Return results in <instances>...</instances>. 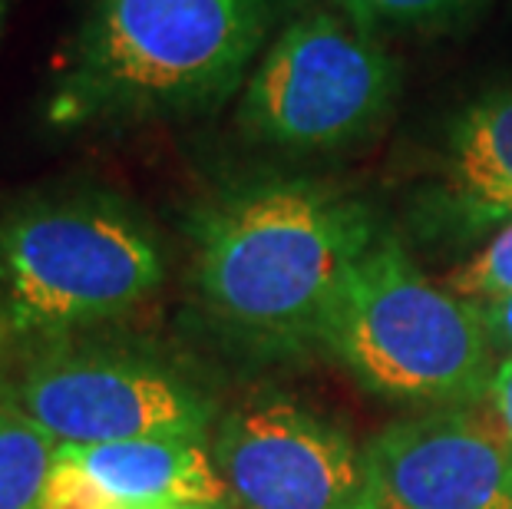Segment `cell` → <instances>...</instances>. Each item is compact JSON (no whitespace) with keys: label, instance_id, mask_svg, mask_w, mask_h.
Returning <instances> with one entry per match:
<instances>
[{"label":"cell","instance_id":"7c38bea8","mask_svg":"<svg viewBox=\"0 0 512 509\" xmlns=\"http://www.w3.org/2000/svg\"><path fill=\"white\" fill-rule=\"evenodd\" d=\"M443 285L466 301H476V305H489V301L509 295L512 291V222L503 225L483 248H476L463 265H456L453 272L443 278Z\"/></svg>","mask_w":512,"mask_h":509},{"label":"cell","instance_id":"5b68a950","mask_svg":"<svg viewBox=\"0 0 512 509\" xmlns=\"http://www.w3.org/2000/svg\"><path fill=\"white\" fill-rule=\"evenodd\" d=\"M0 410L57 443L209 440L222 407L209 384L156 348L106 331L0 338Z\"/></svg>","mask_w":512,"mask_h":509},{"label":"cell","instance_id":"8992f818","mask_svg":"<svg viewBox=\"0 0 512 509\" xmlns=\"http://www.w3.org/2000/svg\"><path fill=\"white\" fill-rule=\"evenodd\" d=\"M400 67L361 27L314 10L281 30L248 73L238 129L248 143L285 153H334L384 123Z\"/></svg>","mask_w":512,"mask_h":509},{"label":"cell","instance_id":"7a4b0ae2","mask_svg":"<svg viewBox=\"0 0 512 509\" xmlns=\"http://www.w3.org/2000/svg\"><path fill=\"white\" fill-rule=\"evenodd\" d=\"M268 0H90L47 90L60 129L199 116L265 53Z\"/></svg>","mask_w":512,"mask_h":509},{"label":"cell","instance_id":"5bb4252c","mask_svg":"<svg viewBox=\"0 0 512 509\" xmlns=\"http://www.w3.org/2000/svg\"><path fill=\"white\" fill-rule=\"evenodd\" d=\"M486 404H489V414H493V424L512 443V357H503V361L496 364Z\"/></svg>","mask_w":512,"mask_h":509},{"label":"cell","instance_id":"8fae6325","mask_svg":"<svg viewBox=\"0 0 512 509\" xmlns=\"http://www.w3.org/2000/svg\"><path fill=\"white\" fill-rule=\"evenodd\" d=\"M57 440L0 410V509H40Z\"/></svg>","mask_w":512,"mask_h":509},{"label":"cell","instance_id":"9c48e42d","mask_svg":"<svg viewBox=\"0 0 512 509\" xmlns=\"http://www.w3.org/2000/svg\"><path fill=\"white\" fill-rule=\"evenodd\" d=\"M172 503H228L209 440L57 443L40 496V509H146Z\"/></svg>","mask_w":512,"mask_h":509},{"label":"cell","instance_id":"6da1fadb","mask_svg":"<svg viewBox=\"0 0 512 509\" xmlns=\"http://www.w3.org/2000/svg\"><path fill=\"white\" fill-rule=\"evenodd\" d=\"M185 235L212 328L245 354L298 357L318 351L337 291L380 225L341 186L268 176L195 205Z\"/></svg>","mask_w":512,"mask_h":509},{"label":"cell","instance_id":"52a82bcc","mask_svg":"<svg viewBox=\"0 0 512 509\" xmlns=\"http://www.w3.org/2000/svg\"><path fill=\"white\" fill-rule=\"evenodd\" d=\"M209 450L235 509H377L364 443L288 394L222 410Z\"/></svg>","mask_w":512,"mask_h":509},{"label":"cell","instance_id":"4fadbf2b","mask_svg":"<svg viewBox=\"0 0 512 509\" xmlns=\"http://www.w3.org/2000/svg\"><path fill=\"white\" fill-rule=\"evenodd\" d=\"M337 4L347 10V17L361 20V24L423 27L460 14L473 0H337Z\"/></svg>","mask_w":512,"mask_h":509},{"label":"cell","instance_id":"9a60e30c","mask_svg":"<svg viewBox=\"0 0 512 509\" xmlns=\"http://www.w3.org/2000/svg\"><path fill=\"white\" fill-rule=\"evenodd\" d=\"M479 308H483L486 334H489V344H493L496 361L512 357V291L503 298L489 301V305H479Z\"/></svg>","mask_w":512,"mask_h":509},{"label":"cell","instance_id":"ba28073f","mask_svg":"<svg viewBox=\"0 0 512 509\" xmlns=\"http://www.w3.org/2000/svg\"><path fill=\"white\" fill-rule=\"evenodd\" d=\"M364 450L377 509H512V443L473 407L400 417Z\"/></svg>","mask_w":512,"mask_h":509},{"label":"cell","instance_id":"e0dca14e","mask_svg":"<svg viewBox=\"0 0 512 509\" xmlns=\"http://www.w3.org/2000/svg\"><path fill=\"white\" fill-rule=\"evenodd\" d=\"M10 4H14V0H0V30H4V24H7V14H10Z\"/></svg>","mask_w":512,"mask_h":509},{"label":"cell","instance_id":"277c9868","mask_svg":"<svg viewBox=\"0 0 512 509\" xmlns=\"http://www.w3.org/2000/svg\"><path fill=\"white\" fill-rule=\"evenodd\" d=\"M318 351L367 391L423 410L486 400L499 364L483 308L433 281L384 229L344 278Z\"/></svg>","mask_w":512,"mask_h":509},{"label":"cell","instance_id":"2e32d148","mask_svg":"<svg viewBox=\"0 0 512 509\" xmlns=\"http://www.w3.org/2000/svg\"><path fill=\"white\" fill-rule=\"evenodd\" d=\"M146 509H235L232 503H172V506H146Z\"/></svg>","mask_w":512,"mask_h":509},{"label":"cell","instance_id":"3957f363","mask_svg":"<svg viewBox=\"0 0 512 509\" xmlns=\"http://www.w3.org/2000/svg\"><path fill=\"white\" fill-rule=\"evenodd\" d=\"M166 248L100 189L37 192L0 212V338L106 331L159 295Z\"/></svg>","mask_w":512,"mask_h":509},{"label":"cell","instance_id":"30bf717a","mask_svg":"<svg viewBox=\"0 0 512 509\" xmlns=\"http://www.w3.org/2000/svg\"><path fill=\"white\" fill-rule=\"evenodd\" d=\"M433 205L460 235L512 222V86L483 93L446 133Z\"/></svg>","mask_w":512,"mask_h":509}]
</instances>
